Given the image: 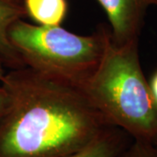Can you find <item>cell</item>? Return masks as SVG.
<instances>
[{"label": "cell", "instance_id": "1", "mask_svg": "<svg viewBox=\"0 0 157 157\" xmlns=\"http://www.w3.org/2000/svg\"><path fill=\"white\" fill-rule=\"evenodd\" d=\"M0 84L9 96L0 157H65L110 126L77 85L27 67L11 69Z\"/></svg>", "mask_w": 157, "mask_h": 157}, {"label": "cell", "instance_id": "2", "mask_svg": "<svg viewBox=\"0 0 157 157\" xmlns=\"http://www.w3.org/2000/svg\"><path fill=\"white\" fill-rule=\"evenodd\" d=\"M138 44L118 45L109 30L101 60L79 87L108 125L157 146V103L140 67Z\"/></svg>", "mask_w": 157, "mask_h": 157}, {"label": "cell", "instance_id": "3", "mask_svg": "<svg viewBox=\"0 0 157 157\" xmlns=\"http://www.w3.org/2000/svg\"><path fill=\"white\" fill-rule=\"evenodd\" d=\"M109 28L78 35L58 26L18 19L8 29V39L25 67L45 76L80 86L101 60Z\"/></svg>", "mask_w": 157, "mask_h": 157}, {"label": "cell", "instance_id": "4", "mask_svg": "<svg viewBox=\"0 0 157 157\" xmlns=\"http://www.w3.org/2000/svg\"><path fill=\"white\" fill-rule=\"evenodd\" d=\"M110 25L114 43L123 45L139 40L147 10L157 7V0H97Z\"/></svg>", "mask_w": 157, "mask_h": 157}, {"label": "cell", "instance_id": "5", "mask_svg": "<svg viewBox=\"0 0 157 157\" xmlns=\"http://www.w3.org/2000/svg\"><path fill=\"white\" fill-rule=\"evenodd\" d=\"M25 16L23 0H0V59L11 69L25 67L7 35L11 24Z\"/></svg>", "mask_w": 157, "mask_h": 157}, {"label": "cell", "instance_id": "6", "mask_svg": "<svg viewBox=\"0 0 157 157\" xmlns=\"http://www.w3.org/2000/svg\"><path fill=\"white\" fill-rule=\"evenodd\" d=\"M131 136L114 126H107L82 148L65 157H117L128 146Z\"/></svg>", "mask_w": 157, "mask_h": 157}, {"label": "cell", "instance_id": "7", "mask_svg": "<svg viewBox=\"0 0 157 157\" xmlns=\"http://www.w3.org/2000/svg\"><path fill=\"white\" fill-rule=\"evenodd\" d=\"M23 4L26 16L39 25H60L67 15V0H23Z\"/></svg>", "mask_w": 157, "mask_h": 157}, {"label": "cell", "instance_id": "8", "mask_svg": "<svg viewBox=\"0 0 157 157\" xmlns=\"http://www.w3.org/2000/svg\"><path fill=\"white\" fill-rule=\"evenodd\" d=\"M117 157H157V147L134 140Z\"/></svg>", "mask_w": 157, "mask_h": 157}, {"label": "cell", "instance_id": "9", "mask_svg": "<svg viewBox=\"0 0 157 157\" xmlns=\"http://www.w3.org/2000/svg\"><path fill=\"white\" fill-rule=\"evenodd\" d=\"M9 105V96L6 89L0 84V119L5 114Z\"/></svg>", "mask_w": 157, "mask_h": 157}, {"label": "cell", "instance_id": "10", "mask_svg": "<svg viewBox=\"0 0 157 157\" xmlns=\"http://www.w3.org/2000/svg\"><path fill=\"white\" fill-rule=\"evenodd\" d=\"M148 84H149L150 89H151L152 94H153V96H154V98H155V100L157 103V70L152 75L151 79L148 82Z\"/></svg>", "mask_w": 157, "mask_h": 157}, {"label": "cell", "instance_id": "11", "mask_svg": "<svg viewBox=\"0 0 157 157\" xmlns=\"http://www.w3.org/2000/svg\"><path fill=\"white\" fill-rule=\"evenodd\" d=\"M5 64H4V62L3 60L0 59V83H1V81H2V79L4 78L5 77V75H6V70H5Z\"/></svg>", "mask_w": 157, "mask_h": 157}, {"label": "cell", "instance_id": "12", "mask_svg": "<svg viewBox=\"0 0 157 157\" xmlns=\"http://www.w3.org/2000/svg\"><path fill=\"white\" fill-rule=\"evenodd\" d=\"M156 147H157V146H156Z\"/></svg>", "mask_w": 157, "mask_h": 157}]
</instances>
